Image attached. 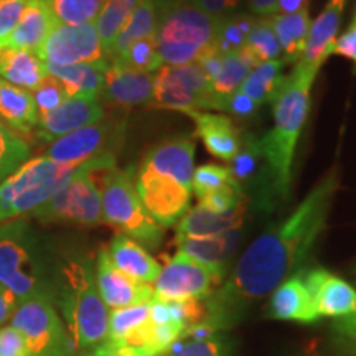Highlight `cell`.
I'll list each match as a JSON object with an SVG mask.
<instances>
[{
    "instance_id": "obj_1",
    "label": "cell",
    "mask_w": 356,
    "mask_h": 356,
    "mask_svg": "<svg viewBox=\"0 0 356 356\" xmlns=\"http://www.w3.org/2000/svg\"><path fill=\"white\" fill-rule=\"evenodd\" d=\"M338 185V168L333 167L293 211L251 243L229 279L204 300V323L216 332L234 328L256 302L302 269L327 228Z\"/></svg>"
},
{
    "instance_id": "obj_2",
    "label": "cell",
    "mask_w": 356,
    "mask_h": 356,
    "mask_svg": "<svg viewBox=\"0 0 356 356\" xmlns=\"http://www.w3.org/2000/svg\"><path fill=\"white\" fill-rule=\"evenodd\" d=\"M322 66L299 61L273 99L274 126L259 137L262 173L256 186L257 207L274 211L291 197L292 165L310 108V92Z\"/></svg>"
},
{
    "instance_id": "obj_3",
    "label": "cell",
    "mask_w": 356,
    "mask_h": 356,
    "mask_svg": "<svg viewBox=\"0 0 356 356\" xmlns=\"http://www.w3.org/2000/svg\"><path fill=\"white\" fill-rule=\"evenodd\" d=\"M195 172V140L175 137L150 147L142 159L136 188L150 218L162 228H172L190 210Z\"/></svg>"
},
{
    "instance_id": "obj_4",
    "label": "cell",
    "mask_w": 356,
    "mask_h": 356,
    "mask_svg": "<svg viewBox=\"0 0 356 356\" xmlns=\"http://www.w3.org/2000/svg\"><path fill=\"white\" fill-rule=\"evenodd\" d=\"M55 300L74 348L91 350L108 338L109 309L101 299L96 274L86 257L71 259L61 269Z\"/></svg>"
},
{
    "instance_id": "obj_5",
    "label": "cell",
    "mask_w": 356,
    "mask_h": 356,
    "mask_svg": "<svg viewBox=\"0 0 356 356\" xmlns=\"http://www.w3.org/2000/svg\"><path fill=\"white\" fill-rule=\"evenodd\" d=\"M157 6L155 43L162 63L181 66L200 63L215 50L221 19L208 15L191 2H167Z\"/></svg>"
},
{
    "instance_id": "obj_6",
    "label": "cell",
    "mask_w": 356,
    "mask_h": 356,
    "mask_svg": "<svg viewBox=\"0 0 356 356\" xmlns=\"http://www.w3.org/2000/svg\"><path fill=\"white\" fill-rule=\"evenodd\" d=\"M0 284L15 293L19 300L35 296L55 299V284L50 280L37 239L25 221L0 225Z\"/></svg>"
},
{
    "instance_id": "obj_7",
    "label": "cell",
    "mask_w": 356,
    "mask_h": 356,
    "mask_svg": "<svg viewBox=\"0 0 356 356\" xmlns=\"http://www.w3.org/2000/svg\"><path fill=\"white\" fill-rule=\"evenodd\" d=\"M78 168L47 155L25 160L0 184V222L38 210L68 184Z\"/></svg>"
},
{
    "instance_id": "obj_8",
    "label": "cell",
    "mask_w": 356,
    "mask_h": 356,
    "mask_svg": "<svg viewBox=\"0 0 356 356\" xmlns=\"http://www.w3.org/2000/svg\"><path fill=\"white\" fill-rule=\"evenodd\" d=\"M101 208L104 225L134 239L144 248L157 249L163 239V228L159 226L142 204L134 180V170L118 167L102 172L99 184Z\"/></svg>"
},
{
    "instance_id": "obj_9",
    "label": "cell",
    "mask_w": 356,
    "mask_h": 356,
    "mask_svg": "<svg viewBox=\"0 0 356 356\" xmlns=\"http://www.w3.org/2000/svg\"><path fill=\"white\" fill-rule=\"evenodd\" d=\"M114 167L115 155H101L81 163L68 184L32 215L43 222H63L78 228H96L104 225L101 190L95 175Z\"/></svg>"
},
{
    "instance_id": "obj_10",
    "label": "cell",
    "mask_w": 356,
    "mask_h": 356,
    "mask_svg": "<svg viewBox=\"0 0 356 356\" xmlns=\"http://www.w3.org/2000/svg\"><path fill=\"white\" fill-rule=\"evenodd\" d=\"M12 327L25 337L30 356H73L74 345L55 299L35 296L20 300L12 315Z\"/></svg>"
},
{
    "instance_id": "obj_11",
    "label": "cell",
    "mask_w": 356,
    "mask_h": 356,
    "mask_svg": "<svg viewBox=\"0 0 356 356\" xmlns=\"http://www.w3.org/2000/svg\"><path fill=\"white\" fill-rule=\"evenodd\" d=\"M210 79L198 63L167 66L154 74V95L147 106L184 114L213 111Z\"/></svg>"
},
{
    "instance_id": "obj_12",
    "label": "cell",
    "mask_w": 356,
    "mask_h": 356,
    "mask_svg": "<svg viewBox=\"0 0 356 356\" xmlns=\"http://www.w3.org/2000/svg\"><path fill=\"white\" fill-rule=\"evenodd\" d=\"M226 277L225 269L204 266L178 251L167 259L154 282V299L163 302L207 300Z\"/></svg>"
},
{
    "instance_id": "obj_13",
    "label": "cell",
    "mask_w": 356,
    "mask_h": 356,
    "mask_svg": "<svg viewBox=\"0 0 356 356\" xmlns=\"http://www.w3.org/2000/svg\"><path fill=\"white\" fill-rule=\"evenodd\" d=\"M122 124L101 122L83 127L51 142L47 157L66 165H81L101 155H115L114 149L122 140Z\"/></svg>"
},
{
    "instance_id": "obj_14",
    "label": "cell",
    "mask_w": 356,
    "mask_h": 356,
    "mask_svg": "<svg viewBox=\"0 0 356 356\" xmlns=\"http://www.w3.org/2000/svg\"><path fill=\"white\" fill-rule=\"evenodd\" d=\"M40 58L44 63L58 66L106 60L95 24L56 25L48 35Z\"/></svg>"
},
{
    "instance_id": "obj_15",
    "label": "cell",
    "mask_w": 356,
    "mask_h": 356,
    "mask_svg": "<svg viewBox=\"0 0 356 356\" xmlns=\"http://www.w3.org/2000/svg\"><path fill=\"white\" fill-rule=\"evenodd\" d=\"M104 119V106L97 97H68L60 108L47 114H38L35 139L40 142H55L60 137L92 126Z\"/></svg>"
},
{
    "instance_id": "obj_16",
    "label": "cell",
    "mask_w": 356,
    "mask_h": 356,
    "mask_svg": "<svg viewBox=\"0 0 356 356\" xmlns=\"http://www.w3.org/2000/svg\"><path fill=\"white\" fill-rule=\"evenodd\" d=\"M318 317L345 318L356 314V289L325 267L300 270Z\"/></svg>"
},
{
    "instance_id": "obj_17",
    "label": "cell",
    "mask_w": 356,
    "mask_h": 356,
    "mask_svg": "<svg viewBox=\"0 0 356 356\" xmlns=\"http://www.w3.org/2000/svg\"><path fill=\"white\" fill-rule=\"evenodd\" d=\"M96 286L101 299L111 310L149 304L154 299V287L129 277L109 259L108 249H101L96 261Z\"/></svg>"
},
{
    "instance_id": "obj_18",
    "label": "cell",
    "mask_w": 356,
    "mask_h": 356,
    "mask_svg": "<svg viewBox=\"0 0 356 356\" xmlns=\"http://www.w3.org/2000/svg\"><path fill=\"white\" fill-rule=\"evenodd\" d=\"M154 95V74L109 63L104 74L101 102L111 108L131 109L149 104Z\"/></svg>"
},
{
    "instance_id": "obj_19",
    "label": "cell",
    "mask_w": 356,
    "mask_h": 356,
    "mask_svg": "<svg viewBox=\"0 0 356 356\" xmlns=\"http://www.w3.org/2000/svg\"><path fill=\"white\" fill-rule=\"evenodd\" d=\"M266 317L299 323H315L320 318L300 273L284 280L270 293L269 304L266 307Z\"/></svg>"
},
{
    "instance_id": "obj_20",
    "label": "cell",
    "mask_w": 356,
    "mask_h": 356,
    "mask_svg": "<svg viewBox=\"0 0 356 356\" xmlns=\"http://www.w3.org/2000/svg\"><path fill=\"white\" fill-rule=\"evenodd\" d=\"M197 127V136L213 157L231 162L243 147V137L228 115L211 111H197L188 114Z\"/></svg>"
},
{
    "instance_id": "obj_21",
    "label": "cell",
    "mask_w": 356,
    "mask_h": 356,
    "mask_svg": "<svg viewBox=\"0 0 356 356\" xmlns=\"http://www.w3.org/2000/svg\"><path fill=\"white\" fill-rule=\"evenodd\" d=\"M58 24L42 0H29L13 32L0 43V47L24 48L40 56L48 35Z\"/></svg>"
},
{
    "instance_id": "obj_22",
    "label": "cell",
    "mask_w": 356,
    "mask_h": 356,
    "mask_svg": "<svg viewBox=\"0 0 356 356\" xmlns=\"http://www.w3.org/2000/svg\"><path fill=\"white\" fill-rule=\"evenodd\" d=\"M346 7V0H328L320 15L310 24L305 53L300 61L322 66L332 55V47L337 40L338 29Z\"/></svg>"
},
{
    "instance_id": "obj_23",
    "label": "cell",
    "mask_w": 356,
    "mask_h": 356,
    "mask_svg": "<svg viewBox=\"0 0 356 356\" xmlns=\"http://www.w3.org/2000/svg\"><path fill=\"white\" fill-rule=\"evenodd\" d=\"M109 259L121 273L139 282L152 284L157 280L162 267L149 251L134 239L124 234H115L108 248Z\"/></svg>"
},
{
    "instance_id": "obj_24",
    "label": "cell",
    "mask_w": 356,
    "mask_h": 356,
    "mask_svg": "<svg viewBox=\"0 0 356 356\" xmlns=\"http://www.w3.org/2000/svg\"><path fill=\"white\" fill-rule=\"evenodd\" d=\"M246 202H243L226 213H211L197 204L195 208H190L177 222V234L204 238V236H218L236 231L241 228L246 220Z\"/></svg>"
},
{
    "instance_id": "obj_25",
    "label": "cell",
    "mask_w": 356,
    "mask_h": 356,
    "mask_svg": "<svg viewBox=\"0 0 356 356\" xmlns=\"http://www.w3.org/2000/svg\"><path fill=\"white\" fill-rule=\"evenodd\" d=\"M48 76L44 61L24 48L0 47V78L13 86L33 92Z\"/></svg>"
},
{
    "instance_id": "obj_26",
    "label": "cell",
    "mask_w": 356,
    "mask_h": 356,
    "mask_svg": "<svg viewBox=\"0 0 356 356\" xmlns=\"http://www.w3.org/2000/svg\"><path fill=\"white\" fill-rule=\"evenodd\" d=\"M241 233L239 229L229 231V233L218 236H204V238H195V236H178L177 248L180 252L193 257L204 266L216 267V269L226 270V262L231 259L238 249Z\"/></svg>"
},
{
    "instance_id": "obj_27",
    "label": "cell",
    "mask_w": 356,
    "mask_h": 356,
    "mask_svg": "<svg viewBox=\"0 0 356 356\" xmlns=\"http://www.w3.org/2000/svg\"><path fill=\"white\" fill-rule=\"evenodd\" d=\"M44 68L50 76L60 79L65 84L70 97L81 96L99 99L109 61L102 60L95 61V63H74L66 66L44 63Z\"/></svg>"
},
{
    "instance_id": "obj_28",
    "label": "cell",
    "mask_w": 356,
    "mask_h": 356,
    "mask_svg": "<svg viewBox=\"0 0 356 356\" xmlns=\"http://www.w3.org/2000/svg\"><path fill=\"white\" fill-rule=\"evenodd\" d=\"M0 122L17 134H32L38 124L33 95L0 78Z\"/></svg>"
},
{
    "instance_id": "obj_29",
    "label": "cell",
    "mask_w": 356,
    "mask_h": 356,
    "mask_svg": "<svg viewBox=\"0 0 356 356\" xmlns=\"http://www.w3.org/2000/svg\"><path fill=\"white\" fill-rule=\"evenodd\" d=\"M256 66L257 61L246 48L229 53V55H222L220 73L216 74L210 84L213 111L222 113L225 101L243 86L251 70L256 68Z\"/></svg>"
},
{
    "instance_id": "obj_30",
    "label": "cell",
    "mask_w": 356,
    "mask_h": 356,
    "mask_svg": "<svg viewBox=\"0 0 356 356\" xmlns=\"http://www.w3.org/2000/svg\"><path fill=\"white\" fill-rule=\"evenodd\" d=\"M269 20L282 50V61L297 65L305 53L307 37H309L312 24L309 10L274 13Z\"/></svg>"
},
{
    "instance_id": "obj_31",
    "label": "cell",
    "mask_w": 356,
    "mask_h": 356,
    "mask_svg": "<svg viewBox=\"0 0 356 356\" xmlns=\"http://www.w3.org/2000/svg\"><path fill=\"white\" fill-rule=\"evenodd\" d=\"M165 356H228V340L202 322L190 327Z\"/></svg>"
},
{
    "instance_id": "obj_32",
    "label": "cell",
    "mask_w": 356,
    "mask_h": 356,
    "mask_svg": "<svg viewBox=\"0 0 356 356\" xmlns=\"http://www.w3.org/2000/svg\"><path fill=\"white\" fill-rule=\"evenodd\" d=\"M155 26H157V6L155 0H142L136 12L132 13L131 20L127 22L122 32L115 38V42L111 48L108 61H114L124 51L131 47L132 43L139 42L142 38H149L155 35Z\"/></svg>"
},
{
    "instance_id": "obj_33",
    "label": "cell",
    "mask_w": 356,
    "mask_h": 356,
    "mask_svg": "<svg viewBox=\"0 0 356 356\" xmlns=\"http://www.w3.org/2000/svg\"><path fill=\"white\" fill-rule=\"evenodd\" d=\"M284 61L282 60H273L266 61V63H259L256 68L251 70L246 81L239 88L244 95L251 97L257 106L266 104V102H273V99L277 95V91L284 83Z\"/></svg>"
},
{
    "instance_id": "obj_34",
    "label": "cell",
    "mask_w": 356,
    "mask_h": 356,
    "mask_svg": "<svg viewBox=\"0 0 356 356\" xmlns=\"http://www.w3.org/2000/svg\"><path fill=\"white\" fill-rule=\"evenodd\" d=\"M142 0H108L95 22L106 60L113 48L115 38L131 20L132 13L139 7Z\"/></svg>"
},
{
    "instance_id": "obj_35",
    "label": "cell",
    "mask_w": 356,
    "mask_h": 356,
    "mask_svg": "<svg viewBox=\"0 0 356 356\" xmlns=\"http://www.w3.org/2000/svg\"><path fill=\"white\" fill-rule=\"evenodd\" d=\"M58 25L95 24L108 0H42Z\"/></svg>"
},
{
    "instance_id": "obj_36",
    "label": "cell",
    "mask_w": 356,
    "mask_h": 356,
    "mask_svg": "<svg viewBox=\"0 0 356 356\" xmlns=\"http://www.w3.org/2000/svg\"><path fill=\"white\" fill-rule=\"evenodd\" d=\"M256 20L254 17L246 15V13H234V15L221 19L215 40L216 53L229 55V53L243 50Z\"/></svg>"
},
{
    "instance_id": "obj_37",
    "label": "cell",
    "mask_w": 356,
    "mask_h": 356,
    "mask_svg": "<svg viewBox=\"0 0 356 356\" xmlns=\"http://www.w3.org/2000/svg\"><path fill=\"white\" fill-rule=\"evenodd\" d=\"M262 154L259 139L243 142L241 150L229 162V172L233 180L244 190V186H257L262 173Z\"/></svg>"
},
{
    "instance_id": "obj_38",
    "label": "cell",
    "mask_w": 356,
    "mask_h": 356,
    "mask_svg": "<svg viewBox=\"0 0 356 356\" xmlns=\"http://www.w3.org/2000/svg\"><path fill=\"white\" fill-rule=\"evenodd\" d=\"M29 154V142L0 122V184L25 162Z\"/></svg>"
},
{
    "instance_id": "obj_39",
    "label": "cell",
    "mask_w": 356,
    "mask_h": 356,
    "mask_svg": "<svg viewBox=\"0 0 356 356\" xmlns=\"http://www.w3.org/2000/svg\"><path fill=\"white\" fill-rule=\"evenodd\" d=\"M150 318V302L149 304L124 307V309H115L109 312L108 320V338L106 340L118 341L122 343V340L142 325L149 322Z\"/></svg>"
},
{
    "instance_id": "obj_40",
    "label": "cell",
    "mask_w": 356,
    "mask_h": 356,
    "mask_svg": "<svg viewBox=\"0 0 356 356\" xmlns=\"http://www.w3.org/2000/svg\"><path fill=\"white\" fill-rule=\"evenodd\" d=\"M111 63H118L124 68L142 71V73H154L162 68V58L159 55L155 37L142 38L132 43L121 56L115 58Z\"/></svg>"
},
{
    "instance_id": "obj_41",
    "label": "cell",
    "mask_w": 356,
    "mask_h": 356,
    "mask_svg": "<svg viewBox=\"0 0 356 356\" xmlns=\"http://www.w3.org/2000/svg\"><path fill=\"white\" fill-rule=\"evenodd\" d=\"M244 48L254 56L257 65L273 60H282V50H280V44L269 19L256 20Z\"/></svg>"
},
{
    "instance_id": "obj_42",
    "label": "cell",
    "mask_w": 356,
    "mask_h": 356,
    "mask_svg": "<svg viewBox=\"0 0 356 356\" xmlns=\"http://www.w3.org/2000/svg\"><path fill=\"white\" fill-rule=\"evenodd\" d=\"M229 184H236V181L231 177L228 167L216 165V163H207V165L195 168L191 191H195L197 198H200L213 190H218Z\"/></svg>"
},
{
    "instance_id": "obj_43",
    "label": "cell",
    "mask_w": 356,
    "mask_h": 356,
    "mask_svg": "<svg viewBox=\"0 0 356 356\" xmlns=\"http://www.w3.org/2000/svg\"><path fill=\"white\" fill-rule=\"evenodd\" d=\"M246 202V193L238 184H229L198 198V207L211 213H226Z\"/></svg>"
},
{
    "instance_id": "obj_44",
    "label": "cell",
    "mask_w": 356,
    "mask_h": 356,
    "mask_svg": "<svg viewBox=\"0 0 356 356\" xmlns=\"http://www.w3.org/2000/svg\"><path fill=\"white\" fill-rule=\"evenodd\" d=\"M32 95L35 104L38 108V114H47L50 111H55L70 97L65 84L60 79L50 76V74L43 79V83L35 89Z\"/></svg>"
},
{
    "instance_id": "obj_45",
    "label": "cell",
    "mask_w": 356,
    "mask_h": 356,
    "mask_svg": "<svg viewBox=\"0 0 356 356\" xmlns=\"http://www.w3.org/2000/svg\"><path fill=\"white\" fill-rule=\"evenodd\" d=\"M29 0H0V43L13 32Z\"/></svg>"
},
{
    "instance_id": "obj_46",
    "label": "cell",
    "mask_w": 356,
    "mask_h": 356,
    "mask_svg": "<svg viewBox=\"0 0 356 356\" xmlns=\"http://www.w3.org/2000/svg\"><path fill=\"white\" fill-rule=\"evenodd\" d=\"M0 356H30L25 337L15 327H0Z\"/></svg>"
},
{
    "instance_id": "obj_47",
    "label": "cell",
    "mask_w": 356,
    "mask_h": 356,
    "mask_svg": "<svg viewBox=\"0 0 356 356\" xmlns=\"http://www.w3.org/2000/svg\"><path fill=\"white\" fill-rule=\"evenodd\" d=\"M261 106H257L251 97L244 95L241 89L233 92L222 106V113L233 114L236 118H252L259 111Z\"/></svg>"
},
{
    "instance_id": "obj_48",
    "label": "cell",
    "mask_w": 356,
    "mask_h": 356,
    "mask_svg": "<svg viewBox=\"0 0 356 356\" xmlns=\"http://www.w3.org/2000/svg\"><path fill=\"white\" fill-rule=\"evenodd\" d=\"M190 2L215 19H225V17L238 13L243 0H190Z\"/></svg>"
},
{
    "instance_id": "obj_49",
    "label": "cell",
    "mask_w": 356,
    "mask_h": 356,
    "mask_svg": "<svg viewBox=\"0 0 356 356\" xmlns=\"http://www.w3.org/2000/svg\"><path fill=\"white\" fill-rule=\"evenodd\" d=\"M84 356H147L144 351L132 346L118 343V341L104 340L95 348H91Z\"/></svg>"
},
{
    "instance_id": "obj_50",
    "label": "cell",
    "mask_w": 356,
    "mask_h": 356,
    "mask_svg": "<svg viewBox=\"0 0 356 356\" xmlns=\"http://www.w3.org/2000/svg\"><path fill=\"white\" fill-rule=\"evenodd\" d=\"M332 55L348 58L356 65V25L351 24L343 35L335 40L332 47Z\"/></svg>"
},
{
    "instance_id": "obj_51",
    "label": "cell",
    "mask_w": 356,
    "mask_h": 356,
    "mask_svg": "<svg viewBox=\"0 0 356 356\" xmlns=\"http://www.w3.org/2000/svg\"><path fill=\"white\" fill-rule=\"evenodd\" d=\"M19 302V297H17L15 293L0 284V327H2L7 320L12 318L13 312L17 310Z\"/></svg>"
},
{
    "instance_id": "obj_52",
    "label": "cell",
    "mask_w": 356,
    "mask_h": 356,
    "mask_svg": "<svg viewBox=\"0 0 356 356\" xmlns=\"http://www.w3.org/2000/svg\"><path fill=\"white\" fill-rule=\"evenodd\" d=\"M332 328L338 335V338L356 343V314L348 315V317L345 318L335 320L332 325Z\"/></svg>"
},
{
    "instance_id": "obj_53",
    "label": "cell",
    "mask_w": 356,
    "mask_h": 356,
    "mask_svg": "<svg viewBox=\"0 0 356 356\" xmlns=\"http://www.w3.org/2000/svg\"><path fill=\"white\" fill-rule=\"evenodd\" d=\"M248 3L254 15L267 17L277 13V0H248Z\"/></svg>"
},
{
    "instance_id": "obj_54",
    "label": "cell",
    "mask_w": 356,
    "mask_h": 356,
    "mask_svg": "<svg viewBox=\"0 0 356 356\" xmlns=\"http://www.w3.org/2000/svg\"><path fill=\"white\" fill-rule=\"evenodd\" d=\"M310 0H277V13H297L309 10Z\"/></svg>"
},
{
    "instance_id": "obj_55",
    "label": "cell",
    "mask_w": 356,
    "mask_h": 356,
    "mask_svg": "<svg viewBox=\"0 0 356 356\" xmlns=\"http://www.w3.org/2000/svg\"><path fill=\"white\" fill-rule=\"evenodd\" d=\"M337 351L340 356H356V343L348 340H337Z\"/></svg>"
},
{
    "instance_id": "obj_56",
    "label": "cell",
    "mask_w": 356,
    "mask_h": 356,
    "mask_svg": "<svg viewBox=\"0 0 356 356\" xmlns=\"http://www.w3.org/2000/svg\"><path fill=\"white\" fill-rule=\"evenodd\" d=\"M167 2H190V0H155V3H167Z\"/></svg>"
},
{
    "instance_id": "obj_57",
    "label": "cell",
    "mask_w": 356,
    "mask_h": 356,
    "mask_svg": "<svg viewBox=\"0 0 356 356\" xmlns=\"http://www.w3.org/2000/svg\"><path fill=\"white\" fill-rule=\"evenodd\" d=\"M353 24L356 25V12H355V17H353Z\"/></svg>"
}]
</instances>
